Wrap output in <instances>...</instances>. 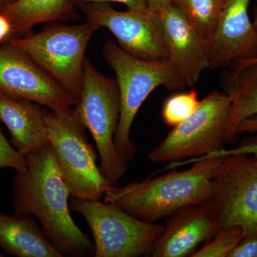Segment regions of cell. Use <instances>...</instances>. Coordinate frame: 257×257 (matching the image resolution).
I'll list each match as a JSON object with an SVG mask.
<instances>
[{"label":"cell","instance_id":"cell-1","mask_svg":"<svg viewBox=\"0 0 257 257\" xmlns=\"http://www.w3.org/2000/svg\"><path fill=\"white\" fill-rule=\"evenodd\" d=\"M25 158L26 170L17 172L13 180L15 215L38 219L45 237L62 257L94 256V243L71 216L70 188L52 145L47 143Z\"/></svg>","mask_w":257,"mask_h":257},{"label":"cell","instance_id":"cell-2","mask_svg":"<svg viewBox=\"0 0 257 257\" xmlns=\"http://www.w3.org/2000/svg\"><path fill=\"white\" fill-rule=\"evenodd\" d=\"M224 156L193 162L192 168L172 172L155 178L111 187L104 194V202L117 206L140 220L154 223L189 206L210 202L214 178Z\"/></svg>","mask_w":257,"mask_h":257},{"label":"cell","instance_id":"cell-3","mask_svg":"<svg viewBox=\"0 0 257 257\" xmlns=\"http://www.w3.org/2000/svg\"><path fill=\"white\" fill-rule=\"evenodd\" d=\"M103 55L116 74L121 98V114L114 139L115 150L128 165L138 153V147L130 138L132 126L147 98L160 86L168 90H179L187 85L178 69L168 59L138 58L111 40L104 45Z\"/></svg>","mask_w":257,"mask_h":257},{"label":"cell","instance_id":"cell-4","mask_svg":"<svg viewBox=\"0 0 257 257\" xmlns=\"http://www.w3.org/2000/svg\"><path fill=\"white\" fill-rule=\"evenodd\" d=\"M73 111L92 135L101 173L111 187H117L127 170V164L118 155L114 144L121 114L119 87L116 79L100 73L87 58L82 92Z\"/></svg>","mask_w":257,"mask_h":257},{"label":"cell","instance_id":"cell-5","mask_svg":"<svg viewBox=\"0 0 257 257\" xmlns=\"http://www.w3.org/2000/svg\"><path fill=\"white\" fill-rule=\"evenodd\" d=\"M99 29L87 21L77 25H52L39 33L11 37L7 41L23 51L78 101L86 49Z\"/></svg>","mask_w":257,"mask_h":257},{"label":"cell","instance_id":"cell-6","mask_svg":"<svg viewBox=\"0 0 257 257\" xmlns=\"http://www.w3.org/2000/svg\"><path fill=\"white\" fill-rule=\"evenodd\" d=\"M47 138L64 178L71 197L85 200H100L111 188L96 161L99 158L89 143L86 127L73 109L55 112L45 111Z\"/></svg>","mask_w":257,"mask_h":257},{"label":"cell","instance_id":"cell-7","mask_svg":"<svg viewBox=\"0 0 257 257\" xmlns=\"http://www.w3.org/2000/svg\"><path fill=\"white\" fill-rule=\"evenodd\" d=\"M70 209L89 225L96 257L149 256L165 230L162 225L140 220L114 204L99 200L72 197Z\"/></svg>","mask_w":257,"mask_h":257},{"label":"cell","instance_id":"cell-8","mask_svg":"<svg viewBox=\"0 0 257 257\" xmlns=\"http://www.w3.org/2000/svg\"><path fill=\"white\" fill-rule=\"evenodd\" d=\"M231 98L214 91L199 101L196 110L174 126L149 158L154 163L205 157L224 148L231 115Z\"/></svg>","mask_w":257,"mask_h":257},{"label":"cell","instance_id":"cell-9","mask_svg":"<svg viewBox=\"0 0 257 257\" xmlns=\"http://www.w3.org/2000/svg\"><path fill=\"white\" fill-rule=\"evenodd\" d=\"M214 182L211 202L219 229L239 226L243 241L257 239V156H224Z\"/></svg>","mask_w":257,"mask_h":257},{"label":"cell","instance_id":"cell-10","mask_svg":"<svg viewBox=\"0 0 257 257\" xmlns=\"http://www.w3.org/2000/svg\"><path fill=\"white\" fill-rule=\"evenodd\" d=\"M0 93L33 101L55 112L69 110L78 102L26 54L8 41L0 45Z\"/></svg>","mask_w":257,"mask_h":257},{"label":"cell","instance_id":"cell-11","mask_svg":"<svg viewBox=\"0 0 257 257\" xmlns=\"http://www.w3.org/2000/svg\"><path fill=\"white\" fill-rule=\"evenodd\" d=\"M78 10L87 22L109 30L130 55L148 60L168 59L158 20L150 12L118 11L108 3H89Z\"/></svg>","mask_w":257,"mask_h":257},{"label":"cell","instance_id":"cell-12","mask_svg":"<svg viewBox=\"0 0 257 257\" xmlns=\"http://www.w3.org/2000/svg\"><path fill=\"white\" fill-rule=\"evenodd\" d=\"M251 0H224L210 40L209 69L231 67L257 59V31L248 16Z\"/></svg>","mask_w":257,"mask_h":257},{"label":"cell","instance_id":"cell-13","mask_svg":"<svg viewBox=\"0 0 257 257\" xmlns=\"http://www.w3.org/2000/svg\"><path fill=\"white\" fill-rule=\"evenodd\" d=\"M168 60L192 87L209 69L210 40L195 30L172 4L157 17Z\"/></svg>","mask_w":257,"mask_h":257},{"label":"cell","instance_id":"cell-14","mask_svg":"<svg viewBox=\"0 0 257 257\" xmlns=\"http://www.w3.org/2000/svg\"><path fill=\"white\" fill-rule=\"evenodd\" d=\"M168 217L150 256H191L201 243L209 241L220 230L211 201L184 207Z\"/></svg>","mask_w":257,"mask_h":257},{"label":"cell","instance_id":"cell-15","mask_svg":"<svg viewBox=\"0 0 257 257\" xmlns=\"http://www.w3.org/2000/svg\"><path fill=\"white\" fill-rule=\"evenodd\" d=\"M0 121L8 128L13 146L24 156L49 143L45 110L33 101L0 93Z\"/></svg>","mask_w":257,"mask_h":257},{"label":"cell","instance_id":"cell-16","mask_svg":"<svg viewBox=\"0 0 257 257\" xmlns=\"http://www.w3.org/2000/svg\"><path fill=\"white\" fill-rule=\"evenodd\" d=\"M32 216L0 212V248L17 257H62Z\"/></svg>","mask_w":257,"mask_h":257},{"label":"cell","instance_id":"cell-17","mask_svg":"<svg viewBox=\"0 0 257 257\" xmlns=\"http://www.w3.org/2000/svg\"><path fill=\"white\" fill-rule=\"evenodd\" d=\"M79 10L70 0H15L0 6V13L12 25L11 37L27 33L39 24L77 20Z\"/></svg>","mask_w":257,"mask_h":257},{"label":"cell","instance_id":"cell-18","mask_svg":"<svg viewBox=\"0 0 257 257\" xmlns=\"http://www.w3.org/2000/svg\"><path fill=\"white\" fill-rule=\"evenodd\" d=\"M225 93L231 101L225 143H231L237 137L238 126L257 115V62L231 68Z\"/></svg>","mask_w":257,"mask_h":257},{"label":"cell","instance_id":"cell-19","mask_svg":"<svg viewBox=\"0 0 257 257\" xmlns=\"http://www.w3.org/2000/svg\"><path fill=\"white\" fill-rule=\"evenodd\" d=\"M224 0H172V4L203 37L211 40Z\"/></svg>","mask_w":257,"mask_h":257},{"label":"cell","instance_id":"cell-20","mask_svg":"<svg viewBox=\"0 0 257 257\" xmlns=\"http://www.w3.org/2000/svg\"><path fill=\"white\" fill-rule=\"evenodd\" d=\"M197 91L174 94L165 101L162 107L164 121L169 126H177L189 117L199 104Z\"/></svg>","mask_w":257,"mask_h":257},{"label":"cell","instance_id":"cell-21","mask_svg":"<svg viewBox=\"0 0 257 257\" xmlns=\"http://www.w3.org/2000/svg\"><path fill=\"white\" fill-rule=\"evenodd\" d=\"M243 240V232L239 226L221 229L214 237L207 241L192 257H226Z\"/></svg>","mask_w":257,"mask_h":257},{"label":"cell","instance_id":"cell-22","mask_svg":"<svg viewBox=\"0 0 257 257\" xmlns=\"http://www.w3.org/2000/svg\"><path fill=\"white\" fill-rule=\"evenodd\" d=\"M13 169L17 172H23L27 168L25 156L12 146L0 130V169Z\"/></svg>","mask_w":257,"mask_h":257},{"label":"cell","instance_id":"cell-23","mask_svg":"<svg viewBox=\"0 0 257 257\" xmlns=\"http://www.w3.org/2000/svg\"><path fill=\"white\" fill-rule=\"evenodd\" d=\"M71 4L78 10L82 5L94 3H117L125 5L128 10L138 12L149 11L146 0H70Z\"/></svg>","mask_w":257,"mask_h":257},{"label":"cell","instance_id":"cell-24","mask_svg":"<svg viewBox=\"0 0 257 257\" xmlns=\"http://www.w3.org/2000/svg\"><path fill=\"white\" fill-rule=\"evenodd\" d=\"M239 154H244V155L257 156V137L248 140L247 142H245L242 145L236 147V148L232 149V150H225V149H223L221 151L212 154L209 157L239 155Z\"/></svg>","mask_w":257,"mask_h":257},{"label":"cell","instance_id":"cell-25","mask_svg":"<svg viewBox=\"0 0 257 257\" xmlns=\"http://www.w3.org/2000/svg\"><path fill=\"white\" fill-rule=\"evenodd\" d=\"M228 257H257V239L241 241Z\"/></svg>","mask_w":257,"mask_h":257},{"label":"cell","instance_id":"cell-26","mask_svg":"<svg viewBox=\"0 0 257 257\" xmlns=\"http://www.w3.org/2000/svg\"><path fill=\"white\" fill-rule=\"evenodd\" d=\"M149 12L157 17L167 9L172 3V0H146Z\"/></svg>","mask_w":257,"mask_h":257},{"label":"cell","instance_id":"cell-27","mask_svg":"<svg viewBox=\"0 0 257 257\" xmlns=\"http://www.w3.org/2000/svg\"><path fill=\"white\" fill-rule=\"evenodd\" d=\"M12 25L6 17L0 13V45L11 37Z\"/></svg>","mask_w":257,"mask_h":257},{"label":"cell","instance_id":"cell-28","mask_svg":"<svg viewBox=\"0 0 257 257\" xmlns=\"http://www.w3.org/2000/svg\"><path fill=\"white\" fill-rule=\"evenodd\" d=\"M257 132V115L243 120L242 122L238 126L236 133H256Z\"/></svg>","mask_w":257,"mask_h":257},{"label":"cell","instance_id":"cell-29","mask_svg":"<svg viewBox=\"0 0 257 257\" xmlns=\"http://www.w3.org/2000/svg\"><path fill=\"white\" fill-rule=\"evenodd\" d=\"M256 1V8H255L254 12H253V24L254 28H256L257 31V0H255Z\"/></svg>","mask_w":257,"mask_h":257},{"label":"cell","instance_id":"cell-30","mask_svg":"<svg viewBox=\"0 0 257 257\" xmlns=\"http://www.w3.org/2000/svg\"><path fill=\"white\" fill-rule=\"evenodd\" d=\"M15 0H0V6H5V5L11 4Z\"/></svg>","mask_w":257,"mask_h":257},{"label":"cell","instance_id":"cell-31","mask_svg":"<svg viewBox=\"0 0 257 257\" xmlns=\"http://www.w3.org/2000/svg\"><path fill=\"white\" fill-rule=\"evenodd\" d=\"M257 62V59H256V60L251 61V62H246V63L238 64V65L233 66V67H231V68H234V67H241V66L246 65V64H249L253 63V62Z\"/></svg>","mask_w":257,"mask_h":257},{"label":"cell","instance_id":"cell-32","mask_svg":"<svg viewBox=\"0 0 257 257\" xmlns=\"http://www.w3.org/2000/svg\"><path fill=\"white\" fill-rule=\"evenodd\" d=\"M4 256V255L3 254V253H0V257H3Z\"/></svg>","mask_w":257,"mask_h":257}]
</instances>
